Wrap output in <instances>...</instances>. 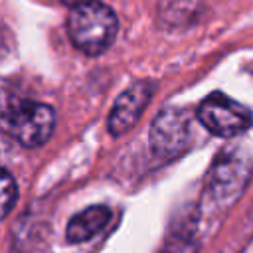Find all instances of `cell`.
I'll return each instance as SVG.
<instances>
[{
	"mask_svg": "<svg viewBox=\"0 0 253 253\" xmlns=\"http://www.w3.org/2000/svg\"><path fill=\"white\" fill-rule=\"evenodd\" d=\"M111 208L107 206H91L79 213H75L65 229V237L69 243H83L99 235L111 221Z\"/></svg>",
	"mask_w": 253,
	"mask_h": 253,
	"instance_id": "52a82bcc",
	"label": "cell"
},
{
	"mask_svg": "<svg viewBox=\"0 0 253 253\" xmlns=\"http://www.w3.org/2000/svg\"><path fill=\"white\" fill-rule=\"evenodd\" d=\"M198 245L192 233H176L172 235L160 253H196Z\"/></svg>",
	"mask_w": 253,
	"mask_h": 253,
	"instance_id": "30bf717a",
	"label": "cell"
},
{
	"mask_svg": "<svg viewBox=\"0 0 253 253\" xmlns=\"http://www.w3.org/2000/svg\"><path fill=\"white\" fill-rule=\"evenodd\" d=\"M0 115L8 123L10 134L26 148L42 146L55 128V111L40 101L4 95L0 97Z\"/></svg>",
	"mask_w": 253,
	"mask_h": 253,
	"instance_id": "7a4b0ae2",
	"label": "cell"
},
{
	"mask_svg": "<svg viewBox=\"0 0 253 253\" xmlns=\"http://www.w3.org/2000/svg\"><path fill=\"white\" fill-rule=\"evenodd\" d=\"M192 138V117L186 109L168 107L160 111L150 126V150L154 158L172 160L180 156Z\"/></svg>",
	"mask_w": 253,
	"mask_h": 253,
	"instance_id": "3957f363",
	"label": "cell"
},
{
	"mask_svg": "<svg viewBox=\"0 0 253 253\" xmlns=\"http://www.w3.org/2000/svg\"><path fill=\"white\" fill-rule=\"evenodd\" d=\"M198 10V0H160L158 4L160 22L168 28L188 26Z\"/></svg>",
	"mask_w": 253,
	"mask_h": 253,
	"instance_id": "ba28073f",
	"label": "cell"
},
{
	"mask_svg": "<svg viewBox=\"0 0 253 253\" xmlns=\"http://www.w3.org/2000/svg\"><path fill=\"white\" fill-rule=\"evenodd\" d=\"M63 4H67V6H77V4H83V2H87V0H61Z\"/></svg>",
	"mask_w": 253,
	"mask_h": 253,
	"instance_id": "8fae6325",
	"label": "cell"
},
{
	"mask_svg": "<svg viewBox=\"0 0 253 253\" xmlns=\"http://www.w3.org/2000/svg\"><path fill=\"white\" fill-rule=\"evenodd\" d=\"M16 200H18L16 180H14V176L8 170L0 168V221L12 211Z\"/></svg>",
	"mask_w": 253,
	"mask_h": 253,
	"instance_id": "9c48e42d",
	"label": "cell"
},
{
	"mask_svg": "<svg viewBox=\"0 0 253 253\" xmlns=\"http://www.w3.org/2000/svg\"><path fill=\"white\" fill-rule=\"evenodd\" d=\"M154 89H156V85L152 81H136L128 89H125L117 97V101L109 113L107 130L113 136H121V134L128 132L138 123L144 109L148 107Z\"/></svg>",
	"mask_w": 253,
	"mask_h": 253,
	"instance_id": "8992f818",
	"label": "cell"
},
{
	"mask_svg": "<svg viewBox=\"0 0 253 253\" xmlns=\"http://www.w3.org/2000/svg\"><path fill=\"white\" fill-rule=\"evenodd\" d=\"M196 117L211 134L221 138L237 136L253 125L251 111L223 93H211L206 97L200 103Z\"/></svg>",
	"mask_w": 253,
	"mask_h": 253,
	"instance_id": "277c9868",
	"label": "cell"
},
{
	"mask_svg": "<svg viewBox=\"0 0 253 253\" xmlns=\"http://www.w3.org/2000/svg\"><path fill=\"white\" fill-rule=\"evenodd\" d=\"M253 174V158L237 148L217 154L208 174V192L213 200H229L241 194Z\"/></svg>",
	"mask_w": 253,
	"mask_h": 253,
	"instance_id": "5b68a950",
	"label": "cell"
},
{
	"mask_svg": "<svg viewBox=\"0 0 253 253\" xmlns=\"http://www.w3.org/2000/svg\"><path fill=\"white\" fill-rule=\"evenodd\" d=\"M119 32V20L113 8L99 0H87L71 6L67 16V34L73 45L85 55H101L111 47Z\"/></svg>",
	"mask_w": 253,
	"mask_h": 253,
	"instance_id": "6da1fadb",
	"label": "cell"
}]
</instances>
